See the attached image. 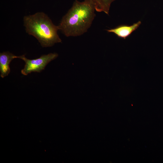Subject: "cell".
<instances>
[{
  "label": "cell",
  "mask_w": 163,
  "mask_h": 163,
  "mask_svg": "<svg viewBox=\"0 0 163 163\" xmlns=\"http://www.w3.org/2000/svg\"><path fill=\"white\" fill-rule=\"evenodd\" d=\"M16 56L9 52L0 53V76L3 78L8 76L10 72L9 64Z\"/></svg>",
  "instance_id": "5"
},
{
  "label": "cell",
  "mask_w": 163,
  "mask_h": 163,
  "mask_svg": "<svg viewBox=\"0 0 163 163\" xmlns=\"http://www.w3.org/2000/svg\"><path fill=\"white\" fill-rule=\"evenodd\" d=\"M58 56V54L56 53H51L42 55L38 58L32 59H27L24 55L16 56V58L20 59L25 62L24 68L21 72L22 75H27L32 72H40L50 62Z\"/></svg>",
  "instance_id": "3"
},
{
  "label": "cell",
  "mask_w": 163,
  "mask_h": 163,
  "mask_svg": "<svg viewBox=\"0 0 163 163\" xmlns=\"http://www.w3.org/2000/svg\"><path fill=\"white\" fill-rule=\"evenodd\" d=\"M23 22L26 32L36 38L42 47H51L62 42L57 33L58 26L45 13L38 12L25 16Z\"/></svg>",
  "instance_id": "2"
},
{
  "label": "cell",
  "mask_w": 163,
  "mask_h": 163,
  "mask_svg": "<svg viewBox=\"0 0 163 163\" xmlns=\"http://www.w3.org/2000/svg\"><path fill=\"white\" fill-rule=\"evenodd\" d=\"M94 5L95 11L109 14L111 3L116 0H88Z\"/></svg>",
  "instance_id": "6"
},
{
  "label": "cell",
  "mask_w": 163,
  "mask_h": 163,
  "mask_svg": "<svg viewBox=\"0 0 163 163\" xmlns=\"http://www.w3.org/2000/svg\"><path fill=\"white\" fill-rule=\"evenodd\" d=\"M141 24V21H139L131 25H121L106 30L108 32L114 33L119 38L125 39L136 30Z\"/></svg>",
  "instance_id": "4"
},
{
  "label": "cell",
  "mask_w": 163,
  "mask_h": 163,
  "mask_svg": "<svg viewBox=\"0 0 163 163\" xmlns=\"http://www.w3.org/2000/svg\"><path fill=\"white\" fill-rule=\"evenodd\" d=\"M94 5L88 0H75L58 25L66 37H77L86 32L95 16Z\"/></svg>",
  "instance_id": "1"
}]
</instances>
